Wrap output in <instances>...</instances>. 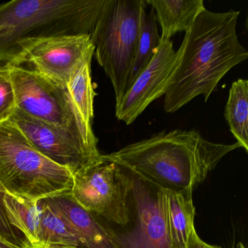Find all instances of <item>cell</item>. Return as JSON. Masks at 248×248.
<instances>
[{"instance_id":"cell-25","label":"cell","mask_w":248,"mask_h":248,"mask_svg":"<svg viewBox=\"0 0 248 248\" xmlns=\"http://www.w3.org/2000/svg\"><path fill=\"white\" fill-rule=\"evenodd\" d=\"M236 248H247L245 246V245H243V244L241 243V242H239V244H238L237 246H236Z\"/></svg>"},{"instance_id":"cell-23","label":"cell","mask_w":248,"mask_h":248,"mask_svg":"<svg viewBox=\"0 0 248 248\" xmlns=\"http://www.w3.org/2000/svg\"><path fill=\"white\" fill-rule=\"evenodd\" d=\"M0 248H22L16 244L13 243L0 234Z\"/></svg>"},{"instance_id":"cell-13","label":"cell","mask_w":248,"mask_h":248,"mask_svg":"<svg viewBox=\"0 0 248 248\" xmlns=\"http://www.w3.org/2000/svg\"><path fill=\"white\" fill-rule=\"evenodd\" d=\"M92 59H86L75 70L66 84V91L85 137L98 145V139L93 130L94 98L96 93L91 77Z\"/></svg>"},{"instance_id":"cell-15","label":"cell","mask_w":248,"mask_h":248,"mask_svg":"<svg viewBox=\"0 0 248 248\" xmlns=\"http://www.w3.org/2000/svg\"><path fill=\"white\" fill-rule=\"evenodd\" d=\"M166 191V218L172 248H188L194 228L192 191Z\"/></svg>"},{"instance_id":"cell-2","label":"cell","mask_w":248,"mask_h":248,"mask_svg":"<svg viewBox=\"0 0 248 248\" xmlns=\"http://www.w3.org/2000/svg\"><path fill=\"white\" fill-rule=\"evenodd\" d=\"M241 148L209 141L194 130L164 131L104 155L168 191H193L226 155Z\"/></svg>"},{"instance_id":"cell-14","label":"cell","mask_w":248,"mask_h":248,"mask_svg":"<svg viewBox=\"0 0 248 248\" xmlns=\"http://www.w3.org/2000/svg\"><path fill=\"white\" fill-rule=\"evenodd\" d=\"M162 28L160 41L170 40L176 33L186 32L206 8L203 0H148Z\"/></svg>"},{"instance_id":"cell-16","label":"cell","mask_w":248,"mask_h":248,"mask_svg":"<svg viewBox=\"0 0 248 248\" xmlns=\"http://www.w3.org/2000/svg\"><path fill=\"white\" fill-rule=\"evenodd\" d=\"M4 205L10 223L24 236L26 243L37 246L43 210L41 200H31L6 191Z\"/></svg>"},{"instance_id":"cell-22","label":"cell","mask_w":248,"mask_h":248,"mask_svg":"<svg viewBox=\"0 0 248 248\" xmlns=\"http://www.w3.org/2000/svg\"><path fill=\"white\" fill-rule=\"evenodd\" d=\"M188 248H221L220 247L216 246V245H212L210 244L206 243L202 240L197 234L196 230L193 232L191 234V239H190L189 244H188Z\"/></svg>"},{"instance_id":"cell-9","label":"cell","mask_w":248,"mask_h":248,"mask_svg":"<svg viewBox=\"0 0 248 248\" xmlns=\"http://www.w3.org/2000/svg\"><path fill=\"white\" fill-rule=\"evenodd\" d=\"M8 120L22 132L38 152L69 170L72 175L104 162V155L93 152L69 130L33 118L18 108Z\"/></svg>"},{"instance_id":"cell-18","label":"cell","mask_w":248,"mask_h":248,"mask_svg":"<svg viewBox=\"0 0 248 248\" xmlns=\"http://www.w3.org/2000/svg\"><path fill=\"white\" fill-rule=\"evenodd\" d=\"M224 116L236 142L248 152V79H239L232 83Z\"/></svg>"},{"instance_id":"cell-7","label":"cell","mask_w":248,"mask_h":248,"mask_svg":"<svg viewBox=\"0 0 248 248\" xmlns=\"http://www.w3.org/2000/svg\"><path fill=\"white\" fill-rule=\"evenodd\" d=\"M5 66L15 93L16 108L33 118L69 130L93 152L100 153L98 145L85 137L66 88L50 82L26 64Z\"/></svg>"},{"instance_id":"cell-5","label":"cell","mask_w":248,"mask_h":248,"mask_svg":"<svg viewBox=\"0 0 248 248\" xmlns=\"http://www.w3.org/2000/svg\"><path fill=\"white\" fill-rule=\"evenodd\" d=\"M145 8L143 0H107L91 36L95 59L112 83L116 105L127 91Z\"/></svg>"},{"instance_id":"cell-8","label":"cell","mask_w":248,"mask_h":248,"mask_svg":"<svg viewBox=\"0 0 248 248\" xmlns=\"http://www.w3.org/2000/svg\"><path fill=\"white\" fill-rule=\"evenodd\" d=\"M129 191L127 168L104 160L74 175L70 192L78 204L100 220L123 227L129 222Z\"/></svg>"},{"instance_id":"cell-11","label":"cell","mask_w":248,"mask_h":248,"mask_svg":"<svg viewBox=\"0 0 248 248\" xmlns=\"http://www.w3.org/2000/svg\"><path fill=\"white\" fill-rule=\"evenodd\" d=\"M177 60L171 40L161 42L152 60L116 105V117L133 124L153 101L165 95Z\"/></svg>"},{"instance_id":"cell-17","label":"cell","mask_w":248,"mask_h":248,"mask_svg":"<svg viewBox=\"0 0 248 248\" xmlns=\"http://www.w3.org/2000/svg\"><path fill=\"white\" fill-rule=\"evenodd\" d=\"M42 216L37 246L80 248V242L70 225L47 200H41Z\"/></svg>"},{"instance_id":"cell-1","label":"cell","mask_w":248,"mask_h":248,"mask_svg":"<svg viewBox=\"0 0 248 248\" xmlns=\"http://www.w3.org/2000/svg\"><path fill=\"white\" fill-rule=\"evenodd\" d=\"M239 11L204 10L186 32L168 82L164 109L174 113L199 95L207 101L220 79L248 59L236 34Z\"/></svg>"},{"instance_id":"cell-21","label":"cell","mask_w":248,"mask_h":248,"mask_svg":"<svg viewBox=\"0 0 248 248\" xmlns=\"http://www.w3.org/2000/svg\"><path fill=\"white\" fill-rule=\"evenodd\" d=\"M6 190L0 182V234L6 238L10 242L16 244L19 246H22L23 243L25 242L24 236L17 232L8 220L7 216L6 210L4 205V197H5Z\"/></svg>"},{"instance_id":"cell-4","label":"cell","mask_w":248,"mask_h":248,"mask_svg":"<svg viewBox=\"0 0 248 248\" xmlns=\"http://www.w3.org/2000/svg\"><path fill=\"white\" fill-rule=\"evenodd\" d=\"M0 182L8 192L42 200L70 191L73 175L42 155L7 120L0 123Z\"/></svg>"},{"instance_id":"cell-6","label":"cell","mask_w":248,"mask_h":248,"mask_svg":"<svg viewBox=\"0 0 248 248\" xmlns=\"http://www.w3.org/2000/svg\"><path fill=\"white\" fill-rule=\"evenodd\" d=\"M126 168L130 178L128 223L121 227L102 220L116 248H172L167 225L166 191Z\"/></svg>"},{"instance_id":"cell-12","label":"cell","mask_w":248,"mask_h":248,"mask_svg":"<svg viewBox=\"0 0 248 248\" xmlns=\"http://www.w3.org/2000/svg\"><path fill=\"white\" fill-rule=\"evenodd\" d=\"M70 191L46 200L70 225L80 248H117L104 222L78 204Z\"/></svg>"},{"instance_id":"cell-3","label":"cell","mask_w":248,"mask_h":248,"mask_svg":"<svg viewBox=\"0 0 248 248\" xmlns=\"http://www.w3.org/2000/svg\"><path fill=\"white\" fill-rule=\"evenodd\" d=\"M107 0H13L0 4V63L20 65L40 42L90 35Z\"/></svg>"},{"instance_id":"cell-10","label":"cell","mask_w":248,"mask_h":248,"mask_svg":"<svg viewBox=\"0 0 248 248\" xmlns=\"http://www.w3.org/2000/svg\"><path fill=\"white\" fill-rule=\"evenodd\" d=\"M94 51L95 46L90 35L53 37L40 42L29 50L21 64L27 65L65 88L75 70L86 59L93 58Z\"/></svg>"},{"instance_id":"cell-19","label":"cell","mask_w":248,"mask_h":248,"mask_svg":"<svg viewBox=\"0 0 248 248\" xmlns=\"http://www.w3.org/2000/svg\"><path fill=\"white\" fill-rule=\"evenodd\" d=\"M160 43V36L158 32L155 11L152 8L151 12L147 14L146 8H143L140 16V32L137 52L127 91L130 89L142 71L149 64Z\"/></svg>"},{"instance_id":"cell-24","label":"cell","mask_w":248,"mask_h":248,"mask_svg":"<svg viewBox=\"0 0 248 248\" xmlns=\"http://www.w3.org/2000/svg\"><path fill=\"white\" fill-rule=\"evenodd\" d=\"M22 248H63V247H58V246H31L29 245L28 244L24 242L23 243Z\"/></svg>"},{"instance_id":"cell-20","label":"cell","mask_w":248,"mask_h":248,"mask_svg":"<svg viewBox=\"0 0 248 248\" xmlns=\"http://www.w3.org/2000/svg\"><path fill=\"white\" fill-rule=\"evenodd\" d=\"M16 109L15 93L6 66L0 63V123L11 118Z\"/></svg>"}]
</instances>
